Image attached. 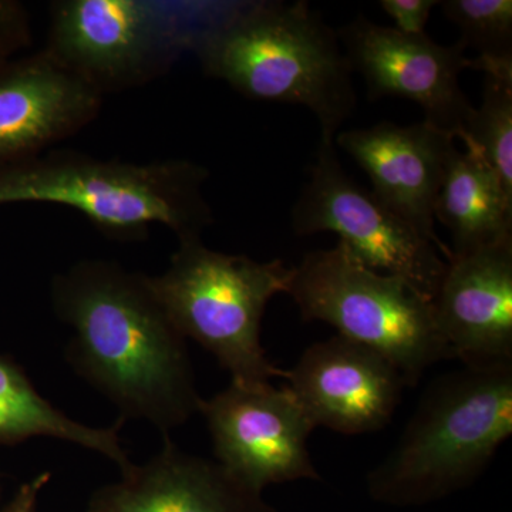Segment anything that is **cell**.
Segmentation results:
<instances>
[{"mask_svg": "<svg viewBox=\"0 0 512 512\" xmlns=\"http://www.w3.org/2000/svg\"><path fill=\"white\" fill-rule=\"evenodd\" d=\"M511 433L512 362L464 365L430 384L367 490L390 505L440 500L481 476Z\"/></svg>", "mask_w": 512, "mask_h": 512, "instance_id": "4", "label": "cell"}, {"mask_svg": "<svg viewBox=\"0 0 512 512\" xmlns=\"http://www.w3.org/2000/svg\"><path fill=\"white\" fill-rule=\"evenodd\" d=\"M103 101L45 49L0 66V170L79 134L99 117Z\"/></svg>", "mask_w": 512, "mask_h": 512, "instance_id": "13", "label": "cell"}, {"mask_svg": "<svg viewBox=\"0 0 512 512\" xmlns=\"http://www.w3.org/2000/svg\"><path fill=\"white\" fill-rule=\"evenodd\" d=\"M440 6L466 49L474 47L480 59L512 60L511 0H446Z\"/></svg>", "mask_w": 512, "mask_h": 512, "instance_id": "19", "label": "cell"}, {"mask_svg": "<svg viewBox=\"0 0 512 512\" xmlns=\"http://www.w3.org/2000/svg\"><path fill=\"white\" fill-rule=\"evenodd\" d=\"M198 413L207 421L218 463L254 490L320 480L308 448L315 426L288 387L231 382L201 399Z\"/></svg>", "mask_w": 512, "mask_h": 512, "instance_id": "9", "label": "cell"}, {"mask_svg": "<svg viewBox=\"0 0 512 512\" xmlns=\"http://www.w3.org/2000/svg\"><path fill=\"white\" fill-rule=\"evenodd\" d=\"M190 50L205 76L245 99L296 104L333 141L355 113L357 97L338 36L305 0L234 6L192 33Z\"/></svg>", "mask_w": 512, "mask_h": 512, "instance_id": "2", "label": "cell"}, {"mask_svg": "<svg viewBox=\"0 0 512 512\" xmlns=\"http://www.w3.org/2000/svg\"><path fill=\"white\" fill-rule=\"evenodd\" d=\"M338 36L353 73L365 80L369 100L413 101L424 111V120L461 140L474 107L461 89L460 74L470 59L460 40L439 45L427 33L403 35L362 13Z\"/></svg>", "mask_w": 512, "mask_h": 512, "instance_id": "10", "label": "cell"}, {"mask_svg": "<svg viewBox=\"0 0 512 512\" xmlns=\"http://www.w3.org/2000/svg\"><path fill=\"white\" fill-rule=\"evenodd\" d=\"M286 293L303 320L328 323L343 338L380 353L406 386H416L436 363L454 359L433 302L404 279L367 268L342 241L303 256Z\"/></svg>", "mask_w": 512, "mask_h": 512, "instance_id": "6", "label": "cell"}, {"mask_svg": "<svg viewBox=\"0 0 512 512\" xmlns=\"http://www.w3.org/2000/svg\"><path fill=\"white\" fill-rule=\"evenodd\" d=\"M454 141V134L426 120L406 127L380 121L335 137V146L369 175L377 200L433 242L446 261L451 251L434 229V207L458 153Z\"/></svg>", "mask_w": 512, "mask_h": 512, "instance_id": "11", "label": "cell"}, {"mask_svg": "<svg viewBox=\"0 0 512 512\" xmlns=\"http://www.w3.org/2000/svg\"><path fill=\"white\" fill-rule=\"evenodd\" d=\"M123 419L106 429L86 426L56 409L30 382L25 370L0 355V444L15 446L32 437H52L97 451L110 458L120 473L133 466L121 446Z\"/></svg>", "mask_w": 512, "mask_h": 512, "instance_id": "17", "label": "cell"}, {"mask_svg": "<svg viewBox=\"0 0 512 512\" xmlns=\"http://www.w3.org/2000/svg\"><path fill=\"white\" fill-rule=\"evenodd\" d=\"M208 180V168L187 158L130 163L53 148L0 170V207L62 205L113 241H146L153 225H163L184 242L214 224Z\"/></svg>", "mask_w": 512, "mask_h": 512, "instance_id": "3", "label": "cell"}, {"mask_svg": "<svg viewBox=\"0 0 512 512\" xmlns=\"http://www.w3.org/2000/svg\"><path fill=\"white\" fill-rule=\"evenodd\" d=\"M50 301L73 330L67 360L120 419L147 420L165 437L198 413L187 339L147 275L111 259H82L53 276Z\"/></svg>", "mask_w": 512, "mask_h": 512, "instance_id": "1", "label": "cell"}, {"mask_svg": "<svg viewBox=\"0 0 512 512\" xmlns=\"http://www.w3.org/2000/svg\"><path fill=\"white\" fill-rule=\"evenodd\" d=\"M285 379L315 429L342 434L382 430L406 387L390 360L340 335L306 349Z\"/></svg>", "mask_w": 512, "mask_h": 512, "instance_id": "12", "label": "cell"}, {"mask_svg": "<svg viewBox=\"0 0 512 512\" xmlns=\"http://www.w3.org/2000/svg\"><path fill=\"white\" fill-rule=\"evenodd\" d=\"M87 512L278 511L218 461L185 453L165 436L156 457L143 466L133 464L117 483L99 488Z\"/></svg>", "mask_w": 512, "mask_h": 512, "instance_id": "15", "label": "cell"}, {"mask_svg": "<svg viewBox=\"0 0 512 512\" xmlns=\"http://www.w3.org/2000/svg\"><path fill=\"white\" fill-rule=\"evenodd\" d=\"M433 311L454 359L512 362V239L447 261Z\"/></svg>", "mask_w": 512, "mask_h": 512, "instance_id": "14", "label": "cell"}, {"mask_svg": "<svg viewBox=\"0 0 512 512\" xmlns=\"http://www.w3.org/2000/svg\"><path fill=\"white\" fill-rule=\"evenodd\" d=\"M461 140L478 148L512 198V79L485 76L481 106Z\"/></svg>", "mask_w": 512, "mask_h": 512, "instance_id": "18", "label": "cell"}, {"mask_svg": "<svg viewBox=\"0 0 512 512\" xmlns=\"http://www.w3.org/2000/svg\"><path fill=\"white\" fill-rule=\"evenodd\" d=\"M50 477V473H43L33 478L30 483L23 484L2 512H37L40 491L49 483Z\"/></svg>", "mask_w": 512, "mask_h": 512, "instance_id": "22", "label": "cell"}, {"mask_svg": "<svg viewBox=\"0 0 512 512\" xmlns=\"http://www.w3.org/2000/svg\"><path fill=\"white\" fill-rule=\"evenodd\" d=\"M380 9L396 23L394 29L403 35H426L431 12L440 6L437 0H380Z\"/></svg>", "mask_w": 512, "mask_h": 512, "instance_id": "21", "label": "cell"}, {"mask_svg": "<svg viewBox=\"0 0 512 512\" xmlns=\"http://www.w3.org/2000/svg\"><path fill=\"white\" fill-rule=\"evenodd\" d=\"M293 272L282 259L212 251L200 238L178 242L165 272L147 278L185 339L211 352L232 382L259 383L286 377L266 357L261 325L269 301L288 292Z\"/></svg>", "mask_w": 512, "mask_h": 512, "instance_id": "5", "label": "cell"}, {"mask_svg": "<svg viewBox=\"0 0 512 512\" xmlns=\"http://www.w3.org/2000/svg\"><path fill=\"white\" fill-rule=\"evenodd\" d=\"M32 18L18 0H0V66L32 46Z\"/></svg>", "mask_w": 512, "mask_h": 512, "instance_id": "20", "label": "cell"}, {"mask_svg": "<svg viewBox=\"0 0 512 512\" xmlns=\"http://www.w3.org/2000/svg\"><path fill=\"white\" fill-rule=\"evenodd\" d=\"M451 161L434 207L451 235V258L512 239V198L477 147L464 144Z\"/></svg>", "mask_w": 512, "mask_h": 512, "instance_id": "16", "label": "cell"}, {"mask_svg": "<svg viewBox=\"0 0 512 512\" xmlns=\"http://www.w3.org/2000/svg\"><path fill=\"white\" fill-rule=\"evenodd\" d=\"M177 8L154 0H56L43 49L101 96L138 89L190 50Z\"/></svg>", "mask_w": 512, "mask_h": 512, "instance_id": "7", "label": "cell"}, {"mask_svg": "<svg viewBox=\"0 0 512 512\" xmlns=\"http://www.w3.org/2000/svg\"><path fill=\"white\" fill-rule=\"evenodd\" d=\"M291 227L299 237L335 232L367 268L404 279L431 302L446 274L447 261L433 242L346 175L333 141L320 140Z\"/></svg>", "mask_w": 512, "mask_h": 512, "instance_id": "8", "label": "cell"}]
</instances>
